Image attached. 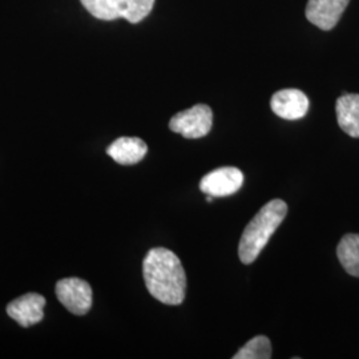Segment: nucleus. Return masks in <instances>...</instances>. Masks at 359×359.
<instances>
[{
  "label": "nucleus",
  "instance_id": "9",
  "mask_svg": "<svg viewBox=\"0 0 359 359\" xmlns=\"http://www.w3.org/2000/svg\"><path fill=\"white\" fill-rule=\"evenodd\" d=\"M350 0H309L306 18L314 26L330 31L339 22Z\"/></svg>",
  "mask_w": 359,
  "mask_h": 359
},
{
  "label": "nucleus",
  "instance_id": "3",
  "mask_svg": "<svg viewBox=\"0 0 359 359\" xmlns=\"http://www.w3.org/2000/svg\"><path fill=\"white\" fill-rule=\"evenodd\" d=\"M88 13L100 20L123 18L136 25L154 10V0H80Z\"/></svg>",
  "mask_w": 359,
  "mask_h": 359
},
{
  "label": "nucleus",
  "instance_id": "10",
  "mask_svg": "<svg viewBox=\"0 0 359 359\" xmlns=\"http://www.w3.org/2000/svg\"><path fill=\"white\" fill-rule=\"evenodd\" d=\"M148 152V145L139 137H120L112 142L107 154L121 165H133L140 163Z\"/></svg>",
  "mask_w": 359,
  "mask_h": 359
},
{
  "label": "nucleus",
  "instance_id": "1",
  "mask_svg": "<svg viewBox=\"0 0 359 359\" xmlns=\"http://www.w3.org/2000/svg\"><path fill=\"white\" fill-rule=\"evenodd\" d=\"M144 283L157 301L176 306L184 302L187 276L179 257L165 248L151 249L142 262Z\"/></svg>",
  "mask_w": 359,
  "mask_h": 359
},
{
  "label": "nucleus",
  "instance_id": "4",
  "mask_svg": "<svg viewBox=\"0 0 359 359\" xmlns=\"http://www.w3.org/2000/svg\"><path fill=\"white\" fill-rule=\"evenodd\" d=\"M213 126V112L209 105L197 104L173 116L169 128L185 139H201L206 136Z\"/></svg>",
  "mask_w": 359,
  "mask_h": 359
},
{
  "label": "nucleus",
  "instance_id": "7",
  "mask_svg": "<svg viewBox=\"0 0 359 359\" xmlns=\"http://www.w3.org/2000/svg\"><path fill=\"white\" fill-rule=\"evenodd\" d=\"M46 298L38 293L22 295L7 305V314L22 327L34 326L44 318Z\"/></svg>",
  "mask_w": 359,
  "mask_h": 359
},
{
  "label": "nucleus",
  "instance_id": "5",
  "mask_svg": "<svg viewBox=\"0 0 359 359\" xmlns=\"http://www.w3.org/2000/svg\"><path fill=\"white\" fill-rule=\"evenodd\" d=\"M56 297L69 313L86 316L92 308V287L81 278L69 277L56 283Z\"/></svg>",
  "mask_w": 359,
  "mask_h": 359
},
{
  "label": "nucleus",
  "instance_id": "12",
  "mask_svg": "<svg viewBox=\"0 0 359 359\" xmlns=\"http://www.w3.org/2000/svg\"><path fill=\"white\" fill-rule=\"evenodd\" d=\"M337 256L344 269L359 278V234H346L337 248Z\"/></svg>",
  "mask_w": 359,
  "mask_h": 359
},
{
  "label": "nucleus",
  "instance_id": "11",
  "mask_svg": "<svg viewBox=\"0 0 359 359\" xmlns=\"http://www.w3.org/2000/svg\"><path fill=\"white\" fill-rule=\"evenodd\" d=\"M337 120L341 129L351 137H359V95L345 93L335 104Z\"/></svg>",
  "mask_w": 359,
  "mask_h": 359
},
{
  "label": "nucleus",
  "instance_id": "13",
  "mask_svg": "<svg viewBox=\"0 0 359 359\" xmlns=\"http://www.w3.org/2000/svg\"><path fill=\"white\" fill-rule=\"evenodd\" d=\"M234 359H270L271 358V345L269 338L265 335H258L250 339L244 347H241Z\"/></svg>",
  "mask_w": 359,
  "mask_h": 359
},
{
  "label": "nucleus",
  "instance_id": "2",
  "mask_svg": "<svg viewBox=\"0 0 359 359\" xmlns=\"http://www.w3.org/2000/svg\"><path fill=\"white\" fill-rule=\"evenodd\" d=\"M287 213V205L283 200H271L262 206L253 219L246 225L238 245L241 262L249 265L255 262L262 249L269 243L273 233L283 224Z\"/></svg>",
  "mask_w": 359,
  "mask_h": 359
},
{
  "label": "nucleus",
  "instance_id": "8",
  "mask_svg": "<svg viewBox=\"0 0 359 359\" xmlns=\"http://www.w3.org/2000/svg\"><path fill=\"white\" fill-rule=\"evenodd\" d=\"M308 96L302 90L287 88L276 92L270 100L271 111L285 120H299L309 111Z\"/></svg>",
  "mask_w": 359,
  "mask_h": 359
},
{
  "label": "nucleus",
  "instance_id": "6",
  "mask_svg": "<svg viewBox=\"0 0 359 359\" xmlns=\"http://www.w3.org/2000/svg\"><path fill=\"white\" fill-rule=\"evenodd\" d=\"M243 184L244 173L238 168H218L203 177L200 189L212 197H226L238 192Z\"/></svg>",
  "mask_w": 359,
  "mask_h": 359
}]
</instances>
